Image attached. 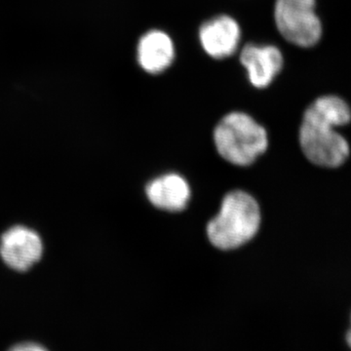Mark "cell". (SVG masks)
<instances>
[{
  "instance_id": "obj_3",
  "label": "cell",
  "mask_w": 351,
  "mask_h": 351,
  "mask_svg": "<svg viewBox=\"0 0 351 351\" xmlns=\"http://www.w3.org/2000/svg\"><path fill=\"white\" fill-rule=\"evenodd\" d=\"M214 142L219 156L239 166L255 162L269 145L265 129L250 115L239 112L228 113L219 122Z\"/></svg>"
},
{
  "instance_id": "obj_10",
  "label": "cell",
  "mask_w": 351,
  "mask_h": 351,
  "mask_svg": "<svg viewBox=\"0 0 351 351\" xmlns=\"http://www.w3.org/2000/svg\"><path fill=\"white\" fill-rule=\"evenodd\" d=\"M14 350H45V348H43V346L36 345V343H25L24 345H20L15 346L14 348Z\"/></svg>"
},
{
  "instance_id": "obj_11",
  "label": "cell",
  "mask_w": 351,
  "mask_h": 351,
  "mask_svg": "<svg viewBox=\"0 0 351 351\" xmlns=\"http://www.w3.org/2000/svg\"><path fill=\"white\" fill-rule=\"evenodd\" d=\"M350 332H348V336H346V339H348V345L350 346V343H351V341H350Z\"/></svg>"
},
{
  "instance_id": "obj_8",
  "label": "cell",
  "mask_w": 351,
  "mask_h": 351,
  "mask_svg": "<svg viewBox=\"0 0 351 351\" xmlns=\"http://www.w3.org/2000/svg\"><path fill=\"white\" fill-rule=\"evenodd\" d=\"M175 57L172 39L161 31H151L142 36L138 44L137 58L141 68L151 75L166 71Z\"/></svg>"
},
{
  "instance_id": "obj_7",
  "label": "cell",
  "mask_w": 351,
  "mask_h": 351,
  "mask_svg": "<svg viewBox=\"0 0 351 351\" xmlns=\"http://www.w3.org/2000/svg\"><path fill=\"white\" fill-rule=\"evenodd\" d=\"M253 86H269L283 66L282 53L276 46L247 44L240 55Z\"/></svg>"
},
{
  "instance_id": "obj_2",
  "label": "cell",
  "mask_w": 351,
  "mask_h": 351,
  "mask_svg": "<svg viewBox=\"0 0 351 351\" xmlns=\"http://www.w3.org/2000/svg\"><path fill=\"white\" fill-rule=\"evenodd\" d=\"M260 225L257 201L244 191H232L223 198L218 216L208 223V239L219 250H233L253 239Z\"/></svg>"
},
{
  "instance_id": "obj_9",
  "label": "cell",
  "mask_w": 351,
  "mask_h": 351,
  "mask_svg": "<svg viewBox=\"0 0 351 351\" xmlns=\"http://www.w3.org/2000/svg\"><path fill=\"white\" fill-rule=\"evenodd\" d=\"M147 195L152 205L169 212H180L188 206L191 189L186 180L177 174L157 178L147 186Z\"/></svg>"
},
{
  "instance_id": "obj_4",
  "label": "cell",
  "mask_w": 351,
  "mask_h": 351,
  "mask_svg": "<svg viewBox=\"0 0 351 351\" xmlns=\"http://www.w3.org/2000/svg\"><path fill=\"white\" fill-rule=\"evenodd\" d=\"M316 0H276L274 19L281 36L300 47L320 40L322 25L315 13Z\"/></svg>"
},
{
  "instance_id": "obj_6",
  "label": "cell",
  "mask_w": 351,
  "mask_h": 351,
  "mask_svg": "<svg viewBox=\"0 0 351 351\" xmlns=\"http://www.w3.org/2000/svg\"><path fill=\"white\" fill-rule=\"evenodd\" d=\"M241 31L237 21L230 16H218L205 22L199 29L203 49L215 59L232 56L239 48Z\"/></svg>"
},
{
  "instance_id": "obj_1",
  "label": "cell",
  "mask_w": 351,
  "mask_h": 351,
  "mask_svg": "<svg viewBox=\"0 0 351 351\" xmlns=\"http://www.w3.org/2000/svg\"><path fill=\"white\" fill-rule=\"evenodd\" d=\"M350 121V110L343 99L323 96L313 101L304 112L300 144L311 163L320 167L338 168L350 156V145L335 131Z\"/></svg>"
},
{
  "instance_id": "obj_5",
  "label": "cell",
  "mask_w": 351,
  "mask_h": 351,
  "mask_svg": "<svg viewBox=\"0 0 351 351\" xmlns=\"http://www.w3.org/2000/svg\"><path fill=\"white\" fill-rule=\"evenodd\" d=\"M43 242L38 233L25 226H14L7 230L0 242V255L13 269H29L43 254Z\"/></svg>"
}]
</instances>
